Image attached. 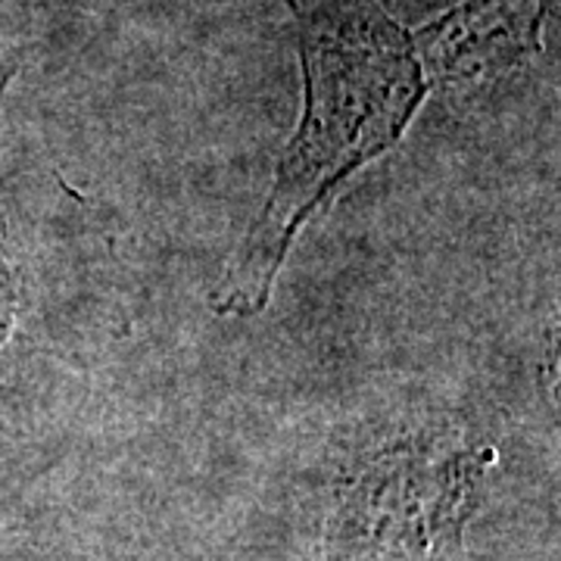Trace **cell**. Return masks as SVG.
I'll use <instances>...</instances> for the list:
<instances>
[{
	"label": "cell",
	"mask_w": 561,
	"mask_h": 561,
	"mask_svg": "<svg viewBox=\"0 0 561 561\" xmlns=\"http://www.w3.org/2000/svg\"><path fill=\"white\" fill-rule=\"evenodd\" d=\"M297 22L302 116L272 191L216 290L221 316H260L316 213L362 165L397 147L427 98L412 35L378 0H287Z\"/></svg>",
	"instance_id": "cell-1"
},
{
	"label": "cell",
	"mask_w": 561,
	"mask_h": 561,
	"mask_svg": "<svg viewBox=\"0 0 561 561\" xmlns=\"http://www.w3.org/2000/svg\"><path fill=\"white\" fill-rule=\"evenodd\" d=\"M481 471L474 449H387L346 490L328 561H449Z\"/></svg>",
	"instance_id": "cell-2"
},
{
	"label": "cell",
	"mask_w": 561,
	"mask_h": 561,
	"mask_svg": "<svg viewBox=\"0 0 561 561\" xmlns=\"http://www.w3.org/2000/svg\"><path fill=\"white\" fill-rule=\"evenodd\" d=\"M549 0H465L412 41L427 84L500 76L542 50Z\"/></svg>",
	"instance_id": "cell-3"
},
{
	"label": "cell",
	"mask_w": 561,
	"mask_h": 561,
	"mask_svg": "<svg viewBox=\"0 0 561 561\" xmlns=\"http://www.w3.org/2000/svg\"><path fill=\"white\" fill-rule=\"evenodd\" d=\"M16 309H20V278H16V265L10 256V247L3 238V219H0V346L7 343L16 324Z\"/></svg>",
	"instance_id": "cell-4"
},
{
	"label": "cell",
	"mask_w": 561,
	"mask_h": 561,
	"mask_svg": "<svg viewBox=\"0 0 561 561\" xmlns=\"http://www.w3.org/2000/svg\"><path fill=\"white\" fill-rule=\"evenodd\" d=\"M13 76H16V60L0 54V101H3V94H7V84H10V79H13Z\"/></svg>",
	"instance_id": "cell-5"
}]
</instances>
